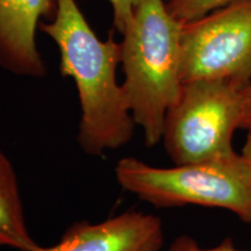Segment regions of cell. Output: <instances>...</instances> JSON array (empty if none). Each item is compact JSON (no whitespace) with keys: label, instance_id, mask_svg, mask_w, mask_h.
<instances>
[{"label":"cell","instance_id":"cell-2","mask_svg":"<svg viewBox=\"0 0 251 251\" xmlns=\"http://www.w3.org/2000/svg\"><path fill=\"white\" fill-rule=\"evenodd\" d=\"M181 28L166 0H140L121 33L122 86L148 147L162 141L166 112L183 87Z\"/></svg>","mask_w":251,"mask_h":251},{"label":"cell","instance_id":"cell-12","mask_svg":"<svg viewBox=\"0 0 251 251\" xmlns=\"http://www.w3.org/2000/svg\"><path fill=\"white\" fill-rule=\"evenodd\" d=\"M243 100H244V129L251 127V79L246 86L243 87Z\"/></svg>","mask_w":251,"mask_h":251},{"label":"cell","instance_id":"cell-6","mask_svg":"<svg viewBox=\"0 0 251 251\" xmlns=\"http://www.w3.org/2000/svg\"><path fill=\"white\" fill-rule=\"evenodd\" d=\"M163 242L161 219L131 209L99 224L76 222L42 251H159Z\"/></svg>","mask_w":251,"mask_h":251},{"label":"cell","instance_id":"cell-9","mask_svg":"<svg viewBox=\"0 0 251 251\" xmlns=\"http://www.w3.org/2000/svg\"><path fill=\"white\" fill-rule=\"evenodd\" d=\"M237 0H168L166 6L176 20L190 23Z\"/></svg>","mask_w":251,"mask_h":251},{"label":"cell","instance_id":"cell-3","mask_svg":"<svg viewBox=\"0 0 251 251\" xmlns=\"http://www.w3.org/2000/svg\"><path fill=\"white\" fill-rule=\"evenodd\" d=\"M114 172L125 191L157 208L194 205L226 209L251 226V169L241 153L171 168L125 157Z\"/></svg>","mask_w":251,"mask_h":251},{"label":"cell","instance_id":"cell-13","mask_svg":"<svg viewBox=\"0 0 251 251\" xmlns=\"http://www.w3.org/2000/svg\"><path fill=\"white\" fill-rule=\"evenodd\" d=\"M248 134L246 142H244V146L242 148V151H241V155L244 158V161L247 162V164L249 165L251 169V127L248 128Z\"/></svg>","mask_w":251,"mask_h":251},{"label":"cell","instance_id":"cell-1","mask_svg":"<svg viewBox=\"0 0 251 251\" xmlns=\"http://www.w3.org/2000/svg\"><path fill=\"white\" fill-rule=\"evenodd\" d=\"M57 46L59 70L74 79L80 106L77 142L84 152L101 156L133 139L135 124L124 86L117 81L121 45L109 33L101 41L76 0H56L54 20L41 24Z\"/></svg>","mask_w":251,"mask_h":251},{"label":"cell","instance_id":"cell-7","mask_svg":"<svg viewBox=\"0 0 251 251\" xmlns=\"http://www.w3.org/2000/svg\"><path fill=\"white\" fill-rule=\"evenodd\" d=\"M55 9L56 0H0V67L17 76H46L36 29Z\"/></svg>","mask_w":251,"mask_h":251},{"label":"cell","instance_id":"cell-8","mask_svg":"<svg viewBox=\"0 0 251 251\" xmlns=\"http://www.w3.org/2000/svg\"><path fill=\"white\" fill-rule=\"evenodd\" d=\"M0 247L18 251H42L30 236L14 166L0 149Z\"/></svg>","mask_w":251,"mask_h":251},{"label":"cell","instance_id":"cell-5","mask_svg":"<svg viewBox=\"0 0 251 251\" xmlns=\"http://www.w3.org/2000/svg\"><path fill=\"white\" fill-rule=\"evenodd\" d=\"M181 79H251V0H237L205 17L183 24Z\"/></svg>","mask_w":251,"mask_h":251},{"label":"cell","instance_id":"cell-14","mask_svg":"<svg viewBox=\"0 0 251 251\" xmlns=\"http://www.w3.org/2000/svg\"><path fill=\"white\" fill-rule=\"evenodd\" d=\"M166 1H168V0H166Z\"/></svg>","mask_w":251,"mask_h":251},{"label":"cell","instance_id":"cell-11","mask_svg":"<svg viewBox=\"0 0 251 251\" xmlns=\"http://www.w3.org/2000/svg\"><path fill=\"white\" fill-rule=\"evenodd\" d=\"M108 1L111 2L113 8L114 28L121 34L133 17L134 9L140 0H108Z\"/></svg>","mask_w":251,"mask_h":251},{"label":"cell","instance_id":"cell-4","mask_svg":"<svg viewBox=\"0 0 251 251\" xmlns=\"http://www.w3.org/2000/svg\"><path fill=\"white\" fill-rule=\"evenodd\" d=\"M243 87L229 81L184 83L166 112L162 141L175 164L234 155L235 131L243 127Z\"/></svg>","mask_w":251,"mask_h":251},{"label":"cell","instance_id":"cell-10","mask_svg":"<svg viewBox=\"0 0 251 251\" xmlns=\"http://www.w3.org/2000/svg\"><path fill=\"white\" fill-rule=\"evenodd\" d=\"M168 251H243L238 250L235 247L233 238L227 237L222 241L219 246L213 248H201L198 244L194 238L188 235H181L178 236L174 242L171 243ZM251 251V250H250Z\"/></svg>","mask_w":251,"mask_h":251}]
</instances>
